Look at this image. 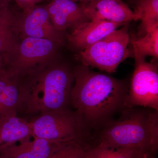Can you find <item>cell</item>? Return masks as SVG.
Wrapping results in <instances>:
<instances>
[{"label":"cell","instance_id":"obj_7","mask_svg":"<svg viewBox=\"0 0 158 158\" xmlns=\"http://www.w3.org/2000/svg\"><path fill=\"white\" fill-rule=\"evenodd\" d=\"M135 68L131 80L127 106L158 111V72L156 64L134 55Z\"/></svg>","mask_w":158,"mask_h":158},{"label":"cell","instance_id":"obj_19","mask_svg":"<svg viewBox=\"0 0 158 158\" xmlns=\"http://www.w3.org/2000/svg\"><path fill=\"white\" fill-rule=\"evenodd\" d=\"M89 143L83 140L64 142L59 145L48 158H88Z\"/></svg>","mask_w":158,"mask_h":158},{"label":"cell","instance_id":"obj_23","mask_svg":"<svg viewBox=\"0 0 158 158\" xmlns=\"http://www.w3.org/2000/svg\"><path fill=\"white\" fill-rule=\"evenodd\" d=\"M72 1H73V2H85V1H88V0H72Z\"/></svg>","mask_w":158,"mask_h":158},{"label":"cell","instance_id":"obj_1","mask_svg":"<svg viewBox=\"0 0 158 158\" xmlns=\"http://www.w3.org/2000/svg\"><path fill=\"white\" fill-rule=\"evenodd\" d=\"M73 73L71 105L89 135L128 108L129 86L125 81L93 71L82 64Z\"/></svg>","mask_w":158,"mask_h":158},{"label":"cell","instance_id":"obj_15","mask_svg":"<svg viewBox=\"0 0 158 158\" xmlns=\"http://www.w3.org/2000/svg\"><path fill=\"white\" fill-rule=\"evenodd\" d=\"M19 36L16 17L9 9V5L4 6L0 9V59L17 45Z\"/></svg>","mask_w":158,"mask_h":158},{"label":"cell","instance_id":"obj_8","mask_svg":"<svg viewBox=\"0 0 158 158\" xmlns=\"http://www.w3.org/2000/svg\"><path fill=\"white\" fill-rule=\"evenodd\" d=\"M16 25L19 34L22 38L47 39L59 44L63 41L62 33L53 26L45 7L35 6L23 10L22 14L16 17Z\"/></svg>","mask_w":158,"mask_h":158},{"label":"cell","instance_id":"obj_18","mask_svg":"<svg viewBox=\"0 0 158 158\" xmlns=\"http://www.w3.org/2000/svg\"><path fill=\"white\" fill-rule=\"evenodd\" d=\"M134 9L141 28L158 23V0H135Z\"/></svg>","mask_w":158,"mask_h":158},{"label":"cell","instance_id":"obj_2","mask_svg":"<svg viewBox=\"0 0 158 158\" xmlns=\"http://www.w3.org/2000/svg\"><path fill=\"white\" fill-rule=\"evenodd\" d=\"M74 81L73 70L52 63L19 79L18 114L35 116L71 110Z\"/></svg>","mask_w":158,"mask_h":158},{"label":"cell","instance_id":"obj_22","mask_svg":"<svg viewBox=\"0 0 158 158\" xmlns=\"http://www.w3.org/2000/svg\"><path fill=\"white\" fill-rule=\"evenodd\" d=\"M3 70V67H2V65L1 62H0V75L2 73V71Z\"/></svg>","mask_w":158,"mask_h":158},{"label":"cell","instance_id":"obj_4","mask_svg":"<svg viewBox=\"0 0 158 158\" xmlns=\"http://www.w3.org/2000/svg\"><path fill=\"white\" fill-rule=\"evenodd\" d=\"M57 44L45 39L27 37L19 41L4 57L3 70L19 80L27 75L52 64Z\"/></svg>","mask_w":158,"mask_h":158},{"label":"cell","instance_id":"obj_24","mask_svg":"<svg viewBox=\"0 0 158 158\" xmlns=\"http://www.w3.org/2000/svg\"><path fill=\"white\" fill-rule=\"evenodd\" d=\"M0 158H2L1 157H0Z\"/></svg>","mask_w":158,"mask_h":158},{"label":"cell","instance_id":"obj_16","mask_svg":"<svg viewBox=\"0 0 158 158\" xmlns=\"http://www.w3.org/2000/svg\"><path fill=\"white\" fill-rule=\"evenodd\" d=\"M144 33L142 36L131 35L130 42L132 45L133 53L145 58L158 57V23L141 28Z\"/></svg>","mask_w":158,"mask_h":158},{"label":"cell","instance_id":"obj_12","mask_svg":"<svg viewBox=\"0 0 158 158\" xmlns=\"http://www.w3.org/2000/svg\"><path fill=\"white\" fill-rule=\"evenodd\" d=\"M0 151L2 158H48L62 143L33 137Z\"/></svg>","mask_w":158,"mask_h":158},{"label":"cell","instance_id":"obj_11","mask_svg":"<svg viewBox=\"0 0 158 158\" xmlns=\"http://www.w3.org/2000/svg\"><path fill=\"white\" fill-rule=\"evenodd\" d=\"M127 23L107 21H88L73 29L67 38L72 45L83 50Z\"/></svg>","mask_w":158,"mask_h":158},{"label":"cell","instance_id":"obj_5","mask_svg":"<svg viewBox=\"0 0 158 158\" xmlns=\"http://www.w3.org/2000/svg\"><path fill=\"white\" fill-rule=\"evenodd\" d=\"M127 23L79 53L82 65L111 73L130 56Z\"/></svg>","mask_w":158,"mask_h":158},{"label":"cell","instance_id":"obj_14","mask_svg":"<svg viewBox=\"0 0 158 158\" xmlns=\"http://www.w3.org/2000/svg\"><path fill=\"white\" fill-rule=\"evenodd\" d=\"M19 82L2 70L0 75V118L18 114Z\"/></svg>","mask_w":158,"mask_h":158},{"label":"cell","instance_id":"obj_21","mask_svg":"<svg viewBox=\"0 0 158 158\" xmlns=\"http://www.w3.org/2000/svg\"><path fill=\"white\" fill-rule=\"evenodd\" d=\"M9 5L8 0H0V9Z\"/></svg>","mask_w":158,"mask_h":158},{"label":"cell","instance_id":"obj_9","mask_svg":"<svg viewBox=\"0 0 158 158\" xmlns=\"http://www.w3.org/2000/svg\"><path fill=\"white\" fill-rule=\"evenodd\" d=\"M90 20L126 23L137 21V17L122 0H88L81 4Z\"/></svg>","mask_w":158,"mask_h":158},{"label":"cell","instance_id":"obj_20","mask_svg":"<svg viewBox=\"0 0 158 158\" xmlns=\"http://www.w3.org/2000/svg\"><path fill=\"white\" fill-rule=\"evenodd\" d=\"M44 0H15L20 8L23 10H27L36 6L37 3Z\"/></svg>","mask_w":158,"mask_h":158},{"label":"cell","instance_id":"obj_10","mask_svg":"<svg viewBox=\"0 0 158 158\" xmlns=\"http://www.w3.org/2000/svg\"><path fill=\"white\" fill-rule=\"evenodd\" d=\"M45 8L53 26L61 33L90 21L81 5L72 0H51Z\"/></svg>","mask_w":158,"mask_h":158},{"label":"cell","instance_id":"obj_17","mask_svg":"<svg viewBox=\"0 0 158 158\" xmlns=\"http://www.w3.org/2000/svg\"><path fill=\"white\" fill-rule=\"evenodd\" d=\"M88 158H149L134 150L89 144Z\"/></svg>","mask_w":158,"mask_h":158},{"label":"cell","instance_id":"obj_13","mask_svg":"<svg viewBox=\"0 0 158 158\" xmlns=\"http://www.w3.org/2000/svg\"><path fill=\"white\" fill-rule=\"evenodd\" d=\"M30 121L13 113L0 118V151L33 138Z\"/></svg>","mask_w":158,"mask_h":158},{"label":"cell","instance_id":"obj_6","mask_svg":"<svg viewBox=\"0 0 158 158\" xmlns=\"http://www.w3.org/2000/svg\"><path fill=\"white\" fill-rule=\"evenodd\" d=\"M29 121L34 137L59 143L88 141L89 133L74 110L41 113Z\"/></svg>","mask_w":158,"mask_h":158},{"label":"cell","instance_id":"obj_3","mask_svg":"<svg viewBox=\"0 0 158 158\" xmlns=\"http://www.w3.org/2000/svg\"><path fill=\"white\" fill-rule=\"evenodd\" d=\"M90 145H101L138 151L156 158L158 146V111L128 107L117 119L90 133Z\"/></svg>","mask_w":158,"mask_h":158}]
</instances>
